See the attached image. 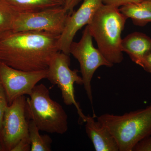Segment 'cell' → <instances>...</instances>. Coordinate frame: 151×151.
Returning a JSON list of instances; mask_svg holds the SVG:
<instances>
[{
	"mask_svg": "<svg viewBox=\"0 0 151 151\" xmlns=\"http://www.w3.org/2000/svg\"><path fill=\"white\" fill-rule=\"evenodd\" d=\"M60 36L44 31H11L0 37V61L25 71L47 69L60 51Z\"/></svg>",
	"mask_w": 151,
	"mask_h": 151,
	"instance_id": "obj_1",
	"label": "cell"
},
{
	"mask_svg": "<svg viewBox=\"0 0 151 151\" xmlns=\"http://www.w3.org/2000/svg\"><path fill=\"white\" fill-rule=\"evenodd\" d=\"M127 19L119 8L103 4L87 25L97 48L113 65L121 63L124 59L122 34Z\"/></svg>",
	"mask_w": 151,
	"mask_h": 151,
	"instance_id": "obj_2",
	"label": "cell"
},
{
	"mask_svg": "<svg viewBox=\"0 0 151 151\" xmlns=\"http://www.w3.org/2000/svg\"><path fill=\"white\" fill-rule=\"evenodd\" d=\"M97 119L115 138L119 151H132L139 141L151 136V103L146 108L123 115L105 113Z\"/></svg>",
	"mask_w": 151,
	"mask_h": 151,
	"instance_id": "obj_3",
	"label": "cell"
},
{
	"mask_svg": "<svg viewBox=\"0 0 151 151\" xmlns=\"http://www.w3.org/2000/svg\"><path fill=\"white\" fill-rule=\"evenodd\" d=\"M29 96L26 100V115L40 131L59 134L67 132V113L62 105L52 99L45 85H36Z\"/></svg>",
	"mask_w": 151,
	"mask_h": 151,
	"instance_id": "obj_4",
	"label": "cell"
},
{
	"mask_svg": "<svg viewBox=\"0 0 151 151\" xmlns=\"http://www.w3.org/2000/svg\"><path fill=\"white\" fill-rule=\"evenodd\" d=\"M69 55L58 52L48 65L46 78L51 84L58 86L61 91L63 103L68 106H75L80 122L85 123L86 116L76 100L74 91V84L83 85V80L78 75V70L70 68Z\"/></svg>",
	"mask_w": 151,
	"mask_h": 151,
	"instance_id": "obj_5",
	"label": "cell"
},
{
	"mask_svg": "<svg viewBox=\"0 0 151 151\" xmlns=\"http://www.w3.org/2000/svg\"><path fill=\"white\" fill-rule=\"evenodd\" d=\"M92 37L88 26L85 28L81 39L73 41L69 48L71 54L79 63L83 85L90 103H93L92 80L96 70L100 66L111 67L113 65L108 62L98 48L94 46Z\"/></svg>",
	"mask_w": 151,
	"mask_h": 151,
	"instance_id": "obj_6",
	"label": "cell"
},
{
	"mask_svg": "<svg viewBox=\"0 0 151 151\" xmlns=\"http://www.w3.org/2000/svg\"><path fill=\"white\" fill-rule=\"evenodd\" d=\"M70 15L62 6L33 12L17 13L12 31H44L60 35Z\"/></svg>",
	"mask_w": 151,
	"mask_h": 151,
	"instance_id": "obj_7",
	"label": "cell"
},
{
	"mask_svg": "<svg viewBox=\"0 0 151 151\" xmlns=\"http://www.w3.org/2000/svg\"><path fill=\"white\" fill-rule=\"evenodd\" d=\"M26 100L25 95L17 98L9 105L5 111L1 134L5 151H12L19 141L29 137Z\"/></svg>",
	"mask_w": 151,
	"mask_h": 151,
	"instance_id": "obj_8",
	"label": "cell"
},
{
	"mask_svg": "<svg viewBox=\"0 0 151 151\" xmlns=\"http://www.w3.org/2000/svg\"><path fill=\"white\" fill-rule=\"evenodd\" d=\"M47 69L25 71L16 69L0 61V80L5 90L9 105L24 95H29L37 83L46 78Z\"/></svg>",
	"mask_w": 151,
	"mask_h": 151,
	"instance_id": "obj_9",
	"label": "cell"
},
{
	"mask_svg": "<svg viewBox=\"0 0 151 151\" xmlns=\"http://www.w3.org/2000/svg\"><path fill=\"white\" fill-rule=\"evenodd\" d=\"M103 4L102 0H83L77 11L69 15L58 42L59 51L69 54V48L76 33L87 25L98 8Z\"/></svg>",
	"mask_w": 151,
	"mask_h": 151,
	"instance_id": "obj_10",
	"label": "cell"
},
{
	"mask_svg": "<svg viewBox=\"0 0 151 151\" xmlns=\"http://www.w3.org/2000/svg\"><path fill=\"white\" fill-rule=\"evenodd\" d=\"M86 134L96 151H119L116 139L105 126L94 117L86 116L85 123Z\"/></svg>",
	"mask_w": 151,
	"mask_h": 151,
	"instance_id": "obj_11",
	"label": "cell"
},
{
	"mask_svg": "<svg viewBox=\"0 0 151 151\" xmlns=\"http://www.w3.org/2000/svg\"><path fill=\"white\" fill-rule=\"evenodd\" d=\"M121 48L133 62L140 66L144 57L151 49V38L143 33H132L122 39Z\"/></svg>",
	"mask_w": 151,
	"mask_h": 151,
	"instance_id": "obj_12",
	"label": "cell"
},
{
	"mask_svg": "<svg viewBox=\"0 0 151 151\" xmlns=\"http://www.w3.org/2000/svg\"><path fill=\"white\" fill-rule=\"evenodd\" d=\"M119 10L127 18L132 19L135 25L143 27L151 22V4L147 0L122 6Z\"/></svg>",
	"mask_w": 151,
	"mask_h": 151,
	"instance_id": "obj_13",
	"label": "cell"
},
{
	"mask_svg": "<svg viewBox=\"0 0 151 151\" xmlns=\"http://www.w3.org/2000/svg\"><path fill=\"white\" fill-rule=\"evenodd\" d=\"M17 13H26L43 10L63 6L58 0H6Z\"/></svg>",
	"mask_w": 151,
	"mask_h": 151,
	"instance_id": "obj_14",
	"label": "cell"
},
{
	"mask_svg": "<svg viewBox=\"0 0 151 151\" xmlns=\"http://www.w3.org/2000/svg\"><path fill=\"white\" fill-rule=\"evenodd\" d=\"M40 130L32 121L29 122V137L30 151H51L52 139L47 135H42Z\"/></svg>",
	"mask_w": 151,
	"mask_h": 151,
	"instance_id": "obj_15",
	"label": "cell"
},
{
	"mask_svg": "<svg viewBox=\"0 0 151 151\" xmlns=\"http://www.w3.org/2000/svg\"><path fill=\"white\" fill-rule=\"evenodd\" d=\"M17 14L6 0H0V37L12 31Z\"/></svg>",
	"mask_w": 151,
	"mask_h": 151,
	"instance_id": "obj_16",
	"label": "cell"
},
{
	"mask_svg": "<svg viewBox=\"0 0 151 151\" xmlns=\"http://www.w3.org/2000/svg\"><path fill=\"white\" fill-rule=\"evenodd\" d=\"M9 105V102L5 90L1 81L0 80V137L4 114L6 109Z\"/></svg>",
	"mask_w": 151,
	"mask_h": 151,
	"instance_id": "obj_17",
	"label": "cell"
},
{
	"mask_svg": "<svg viewBox=\"0 0 151 151\" xmlns=\"http://www.w3.org/2000/svg\"><path fill=\"white\" fill-rule=\"evenodd\" d=\"M132 151H151V136L139 141L135 145Z\"/></svg>",
	"mask_w": 151,
	"mask_h": 151,
	"instance_id": "obj_18",
	"label": "cell"
},
{
	"mask_svg": "<svg viewBox=\"0 0 151 151\" xmlns=\"http://www.w3.org/2000/svg\"><path fill=\"white\" fill-rule=\"evenodd\" d=\"M142 0H102L103 4L119 8L128 4L139 3Z\"/></svg>",
	"mask_w": 151,
	"mask_h": 151,
	"instance_id": "obj_19",
	"label": "cell"
},
{
	"mask_svg": "<svg viewBox=\"0 0 151 151\" xmlns=\"http://www.w3.org/2000/svg\"><path fill=\"white\" fill-rule=\"evenodd\" d=\"M31 144L29 137H27L22 139L12 150V151H29Z\"/></svg>",
	"mask_w": 151,
	"mask_h": 151,
	"instance_id": "obj_20",
	"label": "cell"
},
{
	"mask_svg": "<svg viewBox=\"0 0 151 151\" xmlns=\"http://www.w3.org/2000/svg\"><path fill=\"white\" fill-rule=\"evenodd\" d=\"M140 66L151 74V49L144 57Z\"/></svg>",
	"mask_w": 151,
	"mask_h": 151,
	"instance_id": "obj_21",
	"label": "cell"
},
{
	"mask_svg": "<svg viewBox=\"0 0 151 151\" xmlns=\"http://www.w3.org/2000/svg\"><path fill=\"white\" fill-rule=\"evenodd\" d=\"M63 7L70 14L74 12V9L82 0H64Z\"/></svg>",
	"mask_w": 151,
	"mask_h": 151,
	"instance_id": "obj_22",
	"label": "cell"
},
{
	"mask_svg": "<svg viewBox=\"0 0 151 151\" xmlns=\"http://www.w3.org/2000/svg\"><path fill=\"white\" fill-rule=\"evenodd\" d=\"M4 146H3L2 142L1 139L0 137V151H4Z\"/></svg>",
	"mask_w": 151,
	"mask_h": 151,
	"instance_id": "obj_23",
	"label": "cell"
},
{
	"mask_svg": "<svg viewBox=\"0 0 151 151\" xmlns=\"http://www.w3.org/2000/svg\"><path fill=\"white\" fill-rule=\"evenodd\" d=\"M60 3H61V4L63 5H63H64V0H58Z\"/></svg>",
	"mask_w": 151,
	"mask_h": 151,
	"instance_id": "obj_24",
	"label": "cell"
},
{
	"mask_svg": "<svg viewBox=\"0 0 151 151\" xmlns=\"http://www.w3.org/2000/svg\"><path fill=\"white\" fill-rule=\"evenodd\" d=\"M147 1H149V2L150 3V4H151V0H147Z\"/></svg>",
	"mask_w": 151,
	"mask_h": 151,
	"instance_id": "obj_25",
	"label": "cell"
}]
</instances>
